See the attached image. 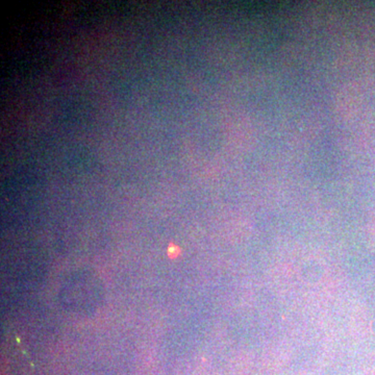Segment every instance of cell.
<instances>
[{
    "label": "cell",
    "mask_w": 375,
    "mask_h": 375,
    "mask_svg": "<svg viewBox=\"0 0 375 375\" xmlns=\"http://www.w3.org/2000/svg\"><path fill=\"white\" fill-rule=\"evenodd\" d=\"M179 254V249H177V246H175V245H170L169 249H168V254H169V256L174 258V256H176Z\"/></svg>",
    "instance_id": "cell-1"
}]
</instances>
